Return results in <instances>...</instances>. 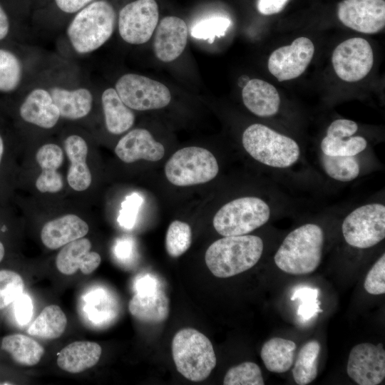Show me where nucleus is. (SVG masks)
I'll return each instance as SVG.
<instances>
[{
    "instance_id": "21",
    "label": "nucleus",
    "mask_w": 385,
    "mask_h": 385,
    "mask_svg": "<svg viewBox=\"0 0 385 385\" xmlns=\"http://www.w3.org/2000/svg\"><path fill=\"white\" fill-rule=\"evenodd\" d=\"M242 101L245 107L260 117L275 115L279 108L280 98L274 86L258 78L250 79L242 88Z\"/></svg>"
},
{
    "instance_id": "15",
    "label": "nucleus",
    "mask_w": 385,
    "mask_h": 385,
    "mask_svg": "<svg viewBox=\"0 0 385 385\" xmlns=\"http://www.w3.org/2000/svg\"><path fill=\"white\" fill-rule=\"evenodd\" d=\"M337 16L346 26L364 34H376L385 26L384 0H343Z\"/></svg>"
},
{
    "instance_id": "29",
    "label": "nucleus",
    "mask_w": 385,
    "mask_h": 385,
    "mask_svg": "<svg viewBox=\"0 0 385 385\" xmlns=\"http://www.w3.org/2000/svg\"><path fill=\"white\" fill-rule=\"evenodd\" d=\"M66 316L60 307L51 304L46 307L28 329L31 336L44 339H55L64 332Z\"/></svg>"
},
{
    "instance_id": "48",
    "label": "nucleus",
    "mask_w": 385,
    "mask_h": 385,
    "mask_svg": "<svg viewBox=\"0 0 385 385\" xmlns=\"http://www.w3.org/2000/svg\"><path fill=\"white\" fill-rule=\"evenodd\" d=\"M249 81L250 78L247 76H241L238 79V85L240 87L243 88Z\"/></svg>"
},
{
    "instance_id": "37",
    "label": "nucleus",
    "mask_w": 385,
    "mask_h": 385,
    "mask_svg": "<svg viewBox=\"0 0 385 385\" xmlns=\"http://www.w3.org/2000/svg\"><path fill=\"white\" fill-rule=\"evenodd\" d=\"M24 287L23 279L18 273L0 270V310L13 303L23 293Z\"/></svg>"
},
{
    "instance_id": "3",
    "label": "nucleus",
    "mask_w": 385,
    "mask_h": 385,
    "mask_svg": "<svg viewBox=\"0 0 385 385\" xmlns=\"http://www.w3.org/2000/svg\"><path fill=\"white\" fill-rule=\"evenodd\" d=\"M115 12L106 0L91 3L82 9L67 28L68 38L78 53H91L103 45L113 34Z\"/></svg>"
},
{
    "instance_id": "14",
    "label": "nucleus",
    "mask_w": 385,
    "mask_h": 385,
    "mask_svg": "<svg viewBox=\"0 0 385 385\" xmlns=\"http://www.w3.org/2000/svg\"><path fill=\"white\" fill-rule=\"evenodd\" d=\"M348 376L359 385H377L385 378V351L382 344L369 342L354 346L346 366Z\"/></svg>"
},
{
    "instance_id": "36",
    "label": "nucleus",
    "mask_w": 385,
    "mask_h": 385,
    "mask_svg": "<svg viewBox=\"0 0 385 385\" xmlns=\"http://www.w3.org/2000/svg\"><path fill=\"white\" fill-rule=\"evenodd\" d=\"M231 25V21L226 17L215 16L202 19L191 28V36L197 39L207 40L213 43L215 38L225 35Z\"/></svg>"
},
{
    "instance_id": "17",
    "label": "nucleus",
    "mask_w": 385,
    "mask_h": 385,
    "mask_svg": "<svg viewBox=\"0 0 385 385\" xmlns=\"http://www.w3.org/2000/svg\"><path fill=\"white\" fill-rule=\"evenodd\" d=\"M116 155L124 163L138 160L158 161L165 155V148L146 129L135 128L122 137L115 148Z\"/></svg>"
},
{
    "instance_id": "49",
    "label": "nucleus",
    "mask_w": 385,
    "mask_h": 385,
    "mask_svg": "<svg viewBox=\"0 0 385 385\" xmlns=\"http://www.w3.org/2000/svg\"><path fill=\"white\" fill-rule=\"evenodd\" d=\"M4 153V143L3 138L1 135H0V165L2 161Z\"/></svg>"
},
{
    "instance_id": "31",
    "label": "nucleus",
    "mask_w": 385,
    "mask_h": 385,
    "mask_svg": "<svg viewBox=\"0 0 385 385\" xmlns=\"http://www.w3.org/2000/svg\"><path fill=\"white\" fill-rule=\"evenodd\" d=\"M321 164L326 174L340 182H349L356 178L360 165L354 156H329L322 153Z\"/></svg>"
},
{
    "instance_id": "1",
    "label": "nucleus",
    "mask_w": 385,
    "mask_h": 385,
    "mask_svg": "<svg viewBox=\"0 0 385 385\" xmlns=\"http://www.w3.org/2000/svg\"><path fill=\"white\" fill-rule=\"evenodd\" d=\"M324 242V232L319 225H302L285 237L274 255V262L287 274H310L320 265Z\"/></svg>"
},
{
    "instance_id": "20",
    "label": "nucleus",
    "mask_w": 385,
    "mask_h": 385,
    "mask_svg": "<svg viewBox=\"0 0 385 385\" xmlns=\"http://www.w3.org/2000/svg\"><path fill=\"white\" fill-rule=\"evenodd\" d=\"M19 113L24 121L46 129L54 127L60 118L50 93L43 88H36L28 94Z\"/></svg>"
},
{
    "instance_id": "41",
    "label": "nucleus",
    "mask_w": 385,
    "mask_h": 385,
    "mask_svg": "<svg viewBox=\"0 0 385 385\" xmlns=\"http://www.w3.org/2000/svg\"><path fill=\"white\" fill-rule=\"evenodd\" d=\"M141 202L142 198L137 193H133L126 197L122 203V208L118 218L120 226L127 229L133 227Z\"/></svg>"
},
{
    "instance_id": "5",
    "label": "nucleus",
    "mask_w": 385,
    "mask_h": 385,
    "mask_svg": "<svg viewBox=\"0 0 385 385\" xmlns=\"http://www.w3.org/2000/svg\"><path fill=\"white\" fill-rule=\"evenodd\" d=\"M242 142L255 160L275 168L292 166L300 155L299 146L294 140L260 123L245 130Z\"/></svg>"
},
{
    "instance_id": "46",
    "label": "nucleus",
    "mask_w": 385,
    "mask_h": 385,
    "mask_svg": "<svg viewBox=\"0 0 385 385\" xmlns=\"http://www.w3.org/2000/svg\"><path fill=\"white\" fill-rule=\"evenodd\" d=\"M114 252L118 259L128 260L133 253V245L128 240H120L116 243Z\"/></svg>"
},
{
    "instance_id": "38",
    "label": "nucleus",
    "mask_w": 385,
    "mask_h": 385,
    "mask_svg": "<svg viewBox=\"0 0 385 385\" xmlns=\"http://www.w3.org/2000/svg\"><path fill=\"white\" fill-rule=\"evenodd\" d=\"M319 291L317 289L302 287L295 291L291 299H299L302 303L297 310V314L302 319L307 320L314 314L322 312L319 307L320 302L317 299Z\"/></svg>"
},
{
    "instance_id": "40",
    "label": "nucleus",
    "mask_w": 385,
    "mask_h": 385,
    "mask_svg": "<svg viewBox=\"0 0 385 385\" xmlns=\"http://www.w3.org/2000/svg\"><path fill=\"white\" fill-rule=\"evenodd\" d=\"M84 299V310L91 321L99 323L111 315L106 308V297L101 290H93L85 296Z\"/></svg>"
},
{
    "instance_id": "43",
    "label": "nucleus",
    "mask_w": 385,
    "mask_h": 385,
    "mask_svg": "<svg viewBox=\"0 0 385 385\" xmlns=\"http://www.w3.org/2000/svg\"><path fill=\"white\" fill-rule=\"evenodd\" d=\"M14 315L21 325L26 324L33 315V304L31 297L24 292L14 302Z\"/></svg>"
},
{
    "instance_id": "32",
    "label": "nucleus",
    "mask_w": 385,
    "mask_h": 385,
    "mask_svg": "<svg viewBox=\"0 0 385 385\" xmlns=\"http://www.w3.org/2000/svg\"><path fill=\"white\" fill-rule=\"evenodd\" d=\"M366 140L361 136L339 138L325 136L320 144L322 153L329 156H355L365 150Z\"/></svg>"
},
{
    "instance_id": "2",
    "label": "nucleus",
    "mask_w": 385,
    "mask_h": 385,
    "mask_svg": "<svg viewBox=\"0 0 385 385\" xmlns=\"http://www.w3.org/2000/svg\"><path fill=\"white\" fill-rule=\"evenodd\" d=\"M263 248L262 240L256 235L224 237L209 246L205 260L215 277L227 278L255 266L262 257Z\"/></svg>"
},
{
    "instance_id": "35",
    "label": "nucleus",
    "mask_w": 385,
    "mask_h": 385,
    "mask_svg": "<svg viewBox=\"0 0 385 385\" xmlns=\"http://www.w3.org/2000/svg\"><path fill=\"white\" fill-rule=\"evenodd\" d=\"M223 384L263 385L265 382L260 366L254 362L245 361L227 370Z\"/></svg>"
},
{
    "instance_id": "19",
    "label": "nucleus",
    "mask_w": 385,
    "mask_h": 385,
    "mask_svg": "<svg viewBox=\"0 0 385 385\" xmlns=\"http://www.w3.org/2000/svg\"><path fill=\"white\" fill-rule=\"evenodd\" d=\"M89 230L88 224L76 215L68 214L47 222L41 231L43 244L56 250L83 237Z\"/></svg>"
},
{
    "instance_id": "47",
    "label": "nucleus",
    "mask_w": 385,
    "mask_h": 385,
    "mask_svg": "<svg viewBox=\"0 0 385 385\" xmlns=\"http://www.w3.org/2000/svg\"><path fill=\"white\" fill-rule=\"evenodd\" d=\"M9 31V21L8 16L0 5V40L4 39Z\"/></svg>"
},
{
    "instance_id": "26",
    "label": "nucleus",
    "mask_w": 385,
    "mask_h": 385,
    "mask_svg": "<svg viewBox=\"0 0 385 385\" xmlns=\"http://www.w3.org/2000/svg\"><path fill=\"white\" fill-rule=\"evenodd\" d=\"M101 102L108 132L119 135L133 126L135 115L122 101L115 88L106 89L102 93Z\"/></svg>"
},
{
    "instance_id": "28",
    "label": "nucleus",
    "mask_w": 385,
    "mask_h": 385,
    "mask_svg": "<svg viewBox=\"0 0 385 385\" xmlns=\"http://www.w3.org/2000/svg\"><path fill=\"white\" fill-rule=\"evenodd\" d=\"M1 348L8 352L16 363L29 366L38 364L44 353V349L39 343L21 334L4 337Z\"/></svg>"
},
{
    "instance_id": "6",
    "label": "nucleus",
    "mask_w": 385,
    "mask_h": 385,
    "mask_svg": "<svg viewBox=\"0 0 385 385\" xmlns=\"http://www.w3.org/2000/svg\"><path fill=\"white\" fill-rule=\"evenodd\" d=\"M270 207L257 197H242L224 205L213 217L215 230L224 237L247 235L270 219Z\"/></svg>"
},
{
    "instance_id": "12",
    "label": "nucleus",
    "mask_w": 385,
    "mask_h": 385,
    "mask_svg": "<svg viewBox=\"0 0 385 385\" xmlns=\"http://www.w3.org/2000/svg\"><path fill=\"white\" fill-rule=\"evenodd\" d=\"M135 294L128 304L130 314L137 319L148 323H161L169 314V299L160 288L158 281L150 274L135 282Z\"/></svg>"
},
{
    "instance_id": "22",
    "label": "nucleus",
    "mask_w": 385,
    "mask_h": 385,
    "mask_svg": "<svg viewBox=\"0 0 385 385\" xmlns=\"http://www.w3.org/2000/svg\"><path fill=\"white\" fill-rule=\"evenodd\" d=\"M36 160L41 168V173L36 181L37 190L51 193L61 190L63 181L57 170L63 162L62 149L54 143L45 144L36 152Z\"/></svg>"
},
{
    "instance_id": "16",
    "label": "nucleus",
    "mask_w": 385,
    "mask_h": 385,
    "mask_svg": "<svg viewBox=\"0 0 385 385\" xmlns=\"http://www.w3.org/2000/svg\"><path fill=\"white\" fill-rule=\"evenodd\" d=\"M188 26L177 16H166L158 24L153 42L156 57L163 62L178 58L183 52L188 41Z\"/></svg>"
},
{
    "instance_id": "44",
    "label": "nucleus",
    "mask_w": 385,
    "mask_h": 385,
    "mask_svg": "<svg viewBox=\"0 0 385 385\" xmlns=\"http://www.w3.org/2000/svg\"><path fill=\"white\" fill-rule=\"evenodd\" d=\"M289 0H257V8L263 15H272L280 12Z\"/></svg>"
},
{
    "instance_id": "13",
    "label": "nucleus",
    "mask_w": 385,
    "mask_h": 385,
    "mask_svg": "<svg viewBox=\"0 0 385 385\" xmlns=\"http://www.w3.org/2000/svg\"><path fill=\"white\" fill-rule=\"evenodd\" d=\"M314 53L312 41L299 37L289 46L274 50L269 57V71L279 81H284L301 76L310 63Z\"/></svg>"
},
{
    "instance_id": "27",
    "label": "nucleus",
    "mask_w": 385,
    "mask_h": 385,
    "mask_svg": "<svg viewBox=\"0 0 385 385\" xmlns=\"http://www.w3.org/2000/svg\"><path fill=\"white\" fill-rule=\"evenodd\" d=\"M296 348L292 340L274 337L263 344L260 356L268 371L284 373L293 364Z\"/></svg>"
},
{
    "instance_id": "8",
    "label": "nucleus",
    "mask_w": 385,
    "mask_h": 385,
    "mask_svg": "<svg viewBox=\"0 0 385 385\" xmlns=\"http://www.w3.org/2000/svg\"><path fill=\"white\" fill-rule=\"evenodd\" d=\"M342 231L351 247L366 249L385 237V205L369 203L352 210L343 220Z\"/></svg>"
},
{
    "instance_id": "24",
    "label": "nucleus",
    "mask_w": 385,
    "mask_h": 385,
    "mask_svg": "<svg viewBox=\"0 0 385 385\" xmlns=\"http://www.w3.org/2000/svg\"><path fill=\"white\" fill-rule=\"evenodd\" d=\"M101 346L94 342L78 341L72 342L58 354L57 364L63 370L77 374L96 365L101 356Z\"/></svg>"
},
{
    "instance_id": "10",
    "label": "nucleus",
    "mask_w": 385,
    "mask_h": 385,
    "mask_svg": "<svg viewBox=\"0 0 385 385\" xmlns=\"http://www.w3.org/2000/svg\"><path fill=\"white\" fill-rule=\"evenodd\" d=\"M158 6L155 0H136L121 9L118 31L130 44H143L151 38L158 22Z\"/></svg>"
},
{
    "instance_id": "45",
    "label": "nucleus",
    "mask_w": 385,
    "mask_h": 385,
    "mask_svg": "<svg viewBox=\"0 0 385 385\" xmlns=\"http://www.w3.org/2000/svg\"><path fill=\"white\" fill-rule=\"evenodd\" d=\"M93 0H55L60 10L65 13H75L84 8Z\"/></svg>"
},
{
    "instance_id": "42",
    "label": "nucleus",
    "mask_w": 385,
    "mask_h": 385,
    "mask_svg": "<svg viewBox=\"0 0 385 385\" xmlns=\"http://www.w3.org/2000/svg\"><path fill=\"white\" fill-rule=\"evenodd\" d=\"M358 130L356 122L348 119H337L329 125L327 136L331 138H347L352 136Z\"/></svg>"
},
{
    "instance_id": "25",
    "label": "nucleus",
    "mask_w": 385,
    "mask_h": 385,
    "mask_svg": "<svg viewBox=\"0 0 385 385\" xmlns=\"http://www.w3.org/2000/svg\"><path fill=\"white\" fill-rule=\"evenodd\" d=\"M50 94L62 118L80 119L86 116L91 110L93 96L86 88L69 91L55 87L51 89Z\"/></svg>"
},
{
    "instance_id": "39",
    "label": "nucleus",
    "mask_w": 385,
    "mask_h": 385,
    "mask_svg": "<svg viewBox=\"0 0 385 385\" xmlns=\"http://www.w3.org/2000/svg\"><path fill=\"white\" fill-rule=\"evenodd\" d=\"M364 287L365 290L373 295L385 293V255L374 264L367 273Z\"/></svg>"
},
{
    "instance_id": "7",
    "label": "nucleus",
    "mask_w": 385,
    "mask_h": 385,
    "mask_svg": "<svg viewBox=\"0 0 385 385\" xmlns=\"http://www.w3.org/2000/svg\"><path fill=\"white\" fill-rule=\"evenodd\" d=\"M218 171V163L213 154L196 146L178 150L165 166L168 180L182 187L207 183L217 176Z\"/></svg>"
},
{
    "instance_id": "9",
    "label": "nucleus",
    "mask_w": 385,
    "mask_h": 385,
    "mask_svg": "<svg viewBox=\"0 0 385 385\" xmlns=\"http://www.w3.org/2000/svg\"><path fill=\"white\" fill-rule=\"evenodd\" d=\"M115 89L122 101L130 109L148 111L160 109L169 104V89L162 83L135 73L122 76Z\"/></svg>"
},
{
    "instance_id": "11",
    "label": "nucleus",
    "mask_w": 385,
    "mask_h": 385,
    "mask_svg": "<svg viewBox=\"0 0 385 385\" xmlns=\"http://www.w3.org/2000/svg\"><path fill=\"white\" fill-rule=\"evenodd\" d=\"M332 63L336 74L342 80L346 82L360 81L367 76L372 68V48L364 38H349L334 50Z\"/></svg>"
},
{
    "instance_id": "34",
    "label": "nucleus",
    "mask_w": 385,
    "mask_h": 385,
    "mask_svg": "<svg viewBox=\"0 0 385 385\" xmlns=\"http://www.w3.org/2000/svg\"><path fill=\"white\" fill-rule=\"evenodd\" d=\"M192 243V230L190 225L180 220L172 222L165 236V249L172 257H178L185 253Z\"/></svg>"
},
{
    "instance_id": "50",
    "label": "nucleus",
    "mask_w": 385,
    "mask_h": 385,
    "mask_svg": "<svg viewBox=\"0 0 385 385\" xmlns=\"http://www.w3.org/2000/svg\"><path fill=\"white\" fill-rule=\"evenodd\" d=\"M5 254V249L3 243L0 242V262L3 260Z\"/></svg>"
},
{
    "instance_id": "30",
    "label": "nucleus",
    "mask_w": 385,
    "mask_h": 385,
    "mask_svg": "<svg viewBox=\"0 0 385 385\" xmlns=\"http://www.w3.org/2000/svg\"><path fill=\"white\" fill-rule=\"evenodd\" d=\"M320 350V344L317 340L307 342L300 349L292 369V375L297 384L306 385L316 379Z\"/></svg>"
},
{
    "instance_id": "33",
    "label": "nucleus",
    "mask_w": 385,
    "mask_h": 385,
    "mask_svg": "<svg viewBox=\"0 0 385 385\" xmlns=\"http://www.w3.org/2000/svg\"><path fill=\"white\" fill-rule=\"evenodd\" d=\"M22 76L21 61L12 52L0 48V91L11 92L19 85Z\"/></svg>"
},
{
    "instance_id": "23",
    "label": "nucleus",
    "mask_w": 385,
    "mask_h": 385,
    "mask_svg": "<svg viewBox=\"0 0 385 385\" xmlns=\"http://www.w3.org/2000/svg\"><path fill=\"white\" fill-rule=\"evenodd\" d=\"M64 149L70 161L67 173L69 186L76 191L88 189L92 182V176L86 164L88 145L79 135H69L64 141Z\"/></svg>"
},
{
    "instance_id": "18",
    "label": "nucleus",
    "mask_w": 385,
    "mask_h": 385,
    "mask_svg": "<svg viewBox=\"0 0 385 385\" xmlns=\"http://www.w3.org/2000/svg\"><path fill=\"white\" fill-rule=\"evenodd\" d=\"M91 242L87 238H79L66 245L58 253L56 265L66 275H71L80 270L84 274L96 270L101 262L96 252H91Z\"/></svg>"
},
{
    "instance_id": "4",
    "label": "nucleus",
    "mask_w": 385,
    "mask_h": 385,
    "mask_svg": "<svg viewBox=\"0 0 385 385\" xmlns=\"http://www.w3.org/2000/svg\"><path fill=\"white\" fill-rule=\"evenodd\" d=\"M172 355L178 371L192 381L207 379L216 365L210 339L192 328L178 331L172 341Z\"/></svg>"
}]
</instances>
